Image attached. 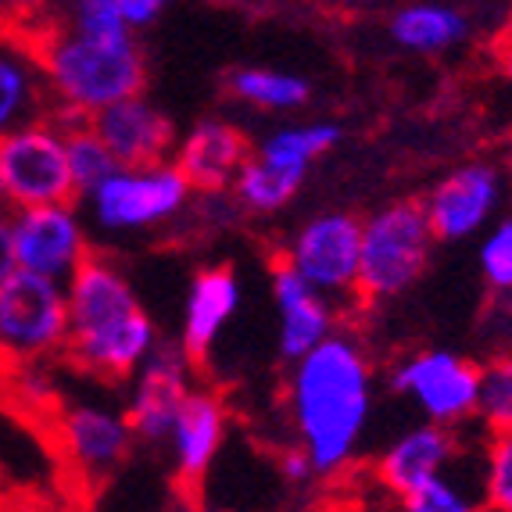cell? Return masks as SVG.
<instances>
[{"mask_svg": "<svg viewBox=\"0 0 512 512\" xmlns=\"http://www.w3.org/2000/svg\"><path fill=\"white\" fill-rule=\"evenodd\" d=\"M287 412L316 477L341 473L366 437L373 416V362L351 333L333 330L291 362Z\"/></svg>", "mask_w": 512, "mask_h": 512, "instance_id": "obj_1", "label": "cell"}, {"mask_svg": "<svg viewBox=\"0 0 512 512\" xmlns=\"http://www.w3.org/2000/svg\"><path fill=\"white\" fill-rule=\"evenodd\" d=\"M65 294H69L65 359L79 373H90L97 380H126L162 341L133 283L111 258H86L65 280Z\"/></svg>", "mask_w": 512, "mask_h": 512, "instance_id": "obj_2", "label": "cell"}, {"mask_svg": "<svg viewBox=\"0 0 512 512\" xmlns=\"http://www.w3.org/2000/svg\"><path fill=\"white\" fill-rule=\"evenodd\" d=\"M36 65L47 94L76 119H94L97 111L140 94L144 86V54L133 33L94 36L76 26L61 29L36 47Z\"/></svg>", "mask_w": 512, "mask_h": 512, "instance_id": "obj_3", "label": "cell"}, {"mask_svg": "<svg viewBox=\"0 0 512 512\" xmlns=\"http://www.w3.org/2000/svg\"><path fill=\"white\" fill-rule=\"evenodd\" d=\"M434 230L423 201H398L362 222L359 298L391 301L423 276L434 255Z\"/></svg>", "mask_w": 512, "mask_h": 512, "instance_id": "obj_4", "label": "cell"}, {"mask_svg": "<svg viewBox=\"0 0 512 512\" xmlns=\"http://www.w3.org/2000/svg\"><path fill=\"white\" fill-rule=\"evenodd\" d=\"M69 341L65 280L15 269L0 280V366L54 362Z\"/></svg>", "mask_w": 512, "mask_h": 512, "instance_id": "obj_5", "label": "cell"}, {"mask_svg": "<svg viewBox=\"0 0 512 512\" xmlns=\"http://www.w3.org/2000/svg\"><path fill=\"white\" fill-rule=\"evenodd\" d=\"M194 187L176 162L119 165L108 180L86 194V208L97 230L104 233H140L169 226L190 208Z\"/></svg>", "mask_w": 512, "mask_h": 512, "instance_id": "obj_6", "label": "cell"}, {"mask_svg": "<svg viewBox=\"0 0 512 512\" xmlns=\"http://www.w3.org/2000/svg\"><path fill=\"white\" fill-rule=\"evenodd\" d=\"M0 190L8 208L72 205L76 183L69 172L65 126L33 119L0 137Z\"/></svg>", "mask_w": 512, "mask_h": 512, "instance_id": "obj_7", "label": "cell"}, {"mask_svg": "<svg viewBox=\"0 0 512 512\" xmlns=\"http://www.w3.org/2000/svg\"><path fill=\"white\" fill-rule=\"evenodd\" d=\"M391 391L405 394L430 423L462 427L480 409V366L455 351H412L391 369Z\"/></svg>", "mask_w": 512, "mask_h": 512, "instance_id": "obj_8", "label": "cell"}, {"mask_svg": "<svg viewBox=\"0 0 512 512\" xmlns=\"http://www.w3.org/2000/svg\"><path fill=\"white\" fill-rule=\"evenodd\" d=\"M54 437H58L61 459L69 462L83 484H101L133 452V427L126 409H115L108 402H61L54 409Z\"/></svg>", "mask_w": 512, "mask_h": 512, "instance_id": "obj_9", "label": "cell"}, {"mask_svg": "<svg viewBox=\"0 0 512 512\" xmlns=\"http://www.w3.org/2000/svg\"><path fill=\"white\" fill-rule=\"evenodd\" d=\"M194 366L197 362L180 341H158L137 373L129 376L133 384L126 394V419L140 444L165 448L183 398L194 391Z\"/></svg>", "mask_w": 512, "mask_h": 512, "instance_id": "obj_10", "label": "cell"}, {"mask_svg": "<svg viewBox=\"0 0 512 512\" xmlns=\"http://www.w3.org/2000/svg\"><path fill=\"white\" fill-rule=\"evenodd\" d=\"M283 262L298 269L326 298L359 294L362 219L348 212H319L287 244Z\"/></svg>", "mask_w": 512, "mask_h": 512, "instance_id": "obj_11", "label": "cell"}, {"mask_svg": "<svg viewBox=\"0 0 512 512\" xmlns=\"http://www.w3.org/2000/svg\"><path fill=\"white\" fill-rule=\"evenodd\" d=\"M11 237H15L18 269L51 280H69L90 258V233L76 205L15 208Z\"/></svg>", "mask_w": 512, "mask_h": 512, "instance_id": "obj_12", "label": "cell"}, {"mask_svg": "<svg viewBox=\"0 0 512 512\" xmlns=\"http://www.w3.org/2000/svg\"><path fill=\"white\" fill-rule=\"evenodd\" d=\"M502 194L505 176L491 162H470L448 172L423 201L434 240L455 244V240L480 233L491 222V215L498 212V205H502Z\"/></svg>", "mask_w": 512, "mask_h": 512, "instance_id": "obj_13", "label": "cell"}, {"mask_svg": "<svg viewBox=\"0 0 512 512\" xmlns=\"http://www.w3.org/2000/svg\"><path fill=\"white\" fill-rule=\"evenodd\" d=\"M462 459V441L455 427H441V423H416V427L402 430L384 455L376 459V477L391 495H409L416 487L430 484L441 473H448L455 462Z\"/></svg>", "mask_w": 512, "mask_h": 512, "instance_id": "obj_14", "label": "cell"}, {"mask_svg": "<svg viewBox=\"0 0 512 512\" xmlns=\"http://www.w3.org/2000/svg\"><path fill=\"white\" fill-rule=\"evenodd\" d=\"M222 441H226V402L208 387H194L183 398L176 423L169 430V441H165L172 473H176V484L183 491H194L208 477Z\"/></svg>", "mask_w": 512, "mask_h": 512, "instance_id": "obj_15", "label": "cell"}, {"mask_svg": "<svg viewBox=\"0 0 512 512\" xmlns=\"http://www.w3.org/2000/svg\"><path fill=\"white\" fill-rule=\"evenodd\" d=\"M248 158V137L226 119H201L176 144V169L201 194H226L240 169L248 165Z\"/></svg>", "mask_w": 512, "mask_h": 512, "instance_id": "obj_16", "label": "cell"}, {"mask_svg": "<svg viewBox=\"0 0 512 512\" xmlns=\"http://www.w3.org/2000/svg\"><path fill=\"white\" fill-rule=\"evenodd\" d=\"M273 301H276V319H280V355L287 362L301 359L305 351L323 344L337 330L333 298L316 291L287 262H280L273 269Z\"/></svg>", "mask_w": 512, "mask_h": 512, "instance_id": "obj_17", "label": "cell"}, {"mask_svg": "<svg viewBox=\"0 0 512 512\" xmlns=\"http://www.w3.org/2000/svg\"><path fill=\"white\" fill-rule=\"evenodd\" d=\"M90 122L119 165L165 162L172 147V119L140 94L108 104Z\"/></svg>", "mask_w": 512, "mask_h": 512, "instance_id": "obj_18", "label": "cell"}, {"mask_svg": "<svg viewBox=\"0 0 512 512\" xmlns=\"http://www.w3.org/2000/svg\"><path fill=\"white\" fill-rule=\"evenodd\" d=\"M240 308V276L230 265H208L190 280L187 305H183L180 344L194 362H201L230 326Z\"/></svg>", "mask_w": 512, "mask_h": 512, "instance_id": "obj_19", "label": "cell"}, {"mask_svg": "<svg viewBox=\"0 0 512 512\" xmlns=\"http://www.w3.org/2000/svg\"><path fill=\"white\" fill-rule=\"evenodd\" d=\"M43 72L29 51L15 47L11 40H0V137L11 129L43 119Z\"/></svg>", "mask_w": 512, "mask_h": 512, "instance_id": "obj_20", "label": "cell"}, {"mask_svg": "<svg viewBox=\"0 0 512 512\" xmlns=\"http://www.w3.org/2000/svg\"><path fill=\"white\" fill-rule=\"evenodd\" d=\"M337 144H341V126H333V122H305V126H283L276 133H269L251 154L262 158L265 165H273V169L305 183L312 162L330 154Z\"/></svg>", "mask_w": 512, "mask_h": 512, "instance_id": "obj_21", "label": "cell"}, {"mask_svg": "<svg viewBox=\"0 0 512 512\" xmlns=\"http://www.w3.org/2000/svg\"><path fill=\"white\" fill-rule=\"evenodd\" d=\"M391 40L405 51L441 54L466 40V18L444 4H409V8L394 11Z\"/></svg>", "mask_w": 512, "mask_h": 512, "instance_id": "obj_22", "label": "cell"}, {"mask_svg": "<svg viewBox=\"0 0 512 512\" xmlns=\"http://www.w3.org/2000/svg\"><path fill=\"white\" fill-rule=\"evenodd\" d=\"M480 505H484L480 470L473 473L466 459H459L437 480L398 498V512H477Z\"/></svg>", "mask_w": 512, "mask_h": 512, "instance_id": "obj_23", "label": "cell"}, {"mask_svg": "<svg viewBox=\"0 0 512 512\" xmlns=\"http://www.w3.org/2000/svg\"><path fill=\"white\" fill-rule=\"evenodd\" d=\"M226 86H230V94L237 97V101L251 104V108H262V111H294L312 94L308 79L294 76V72H276V69H233Z\"/></svg>", "mask_w": 512, "mask_h": 512, "instance_id": "obj_24", "label": "cell"}, {"mask_svg": "<svg viewBox=\"0 0 512 512\" xmlns=\"http://www.w3.org/2000/svg\"><path fill=\"white\" fill-rule=\"evenodd\" d=\"M61 126H65V151H69L72 183H76V194L86 197L97 183H104L111 172L119 169V162H115V154L108 151V144L97 137V129L90 119L65 115Z\"/></svg>", "mask_w": 512, "mask_h": 512, "instance_id": "obj_25", "label": "cell"}, {"mask_svg": "<svg viewBox=\"0 0 512 512\" xmlns=\"http://www.w3.org/2000/svg\"><path fill=\"white\" fill-rule=\"evenodd\" d=\"M301 180L287 176V172L265 165L262 158L251 154L248 165L240 169V176L233 180V201H237L240 212L251 215H276L291 205V197L298 194Z\"/></svg>", "mask_w": 512, "mask_h": 512, "instance_id": "obj_26", "label": "cell"}, {"mask_svg": "<svg viewBox=\"0 0 512 512\" xmlns=\"http://www.w3.org/2000/svg\"><path fill=\"white\" fill-rule=\"evenodd\" d=\"M0 376L8 384L18 409L51 412L61 405V387L51 376V362H22V366H0Z\"/></svg>", "mask_w": 512, "mask_h": 512, "instance_id": "obj_27", "label": "cell"}, {"mask_svg": "<svg viewBox=\"0 0 512 512\" xmlns=\"http://www.w3.org/2000/svg\"><path fill=\"white\" fill-rule=\"evenodd\" d=\"M480 423L491 434L512 430V355L480 366Z\"/></svg>", "mask_w": 512, "mask_h": 512, "instance_id": "obj_28", "label": "cell"}, {"mask_svg": "<svg viewBox=\"0 0 512 512\" xmlns=\"http://www.w3.org/2000/svg\"><path fill=\"white\" fill-rule=\"evenodd\" d=\"M480 484H484V505L498 512H512V430L491 434L480 455Z\"/></svg>", "mask_w": 512, "mask_h": 512, "instance_id": "obj_29", "label": "cell"}, {"mask_svg": "<svg viewBox=\"0 0 512 512\" xmlns=\"http://www.w3.org/2000/svg\"><path fill=\"white\" fill-rule=\"evenodd\" d=\"M480 269L491 291H512V215L498 219L480 240Z\"/></svg>", "mask_w": 512, "mask_h": 512, "instance_id": "obj_30", "label": "cell"}, {"mask_svg": "<svg viewBox=\"0 0 512 512\" xmlns=\"http://www.w3.org/2000/svg\"><path fill=\"white\" fill-rule=\"evenodd\" d=\"M72 26L94 36H129V22L119 15V8L111 0H76L72 11Z\"/></svg>", "mask_w": 512, "mask_h": 512, "instance_id": "obj_31", "label": "cell"}, {"mask_svg": "<svg viewBox=\"0 0 512 512\" xmlns=\"http://www.w3.org/2000/svg\"><path fill=\"white\" fill-rule=\"evenodd\" d=\"M111 4L119 8V15L129 22V29H144L162 15V8L169 0H111Z\"/></svg>", "mask_w": 512, "mask_h": 512, "instance_id": "obj_32", "label": "cell"}, {"mask_svg": "<svg viewBox=\"0 0 512 512\" xmlns=\"http://www.w3.org/2000/svg\"><path fill=\"white\" fill-rule=\"evenodd\" d=\"M11 222H15V208L0 201V280H8L15 273V237H11Z\"/></svg>", "mask_w": 512, "mask_h": 512, "instance_id": "obj_33", "label": "cell"}, {"mask_svg": "<svg viewBox=\"0 0 512 512\" xmlns=\"http://www.w3.org/2000/svg\"><path fill=\"white\" fill-rule=\"evenodd\" d=\"M280 473L287 480H291V484H308V480L316 477V466H312V459H308V452L305 448H294V452H287L280 459Z\"/></svg>", "mask_w": 512, "mask_h": 512, "instance_id": "obj_34", "label": "cell"}, {"mask_svg": "<svg viewBox=\"0 0 512 512\" xmlns=\"http://www.w3.org/2000/svg\"><path fill=\"white\" fill-rule=\"evenodd\" d=\"M183 512H226V509H212V505H190V509Z\"/></svg>", "mask_w": 512, "mask_h": 512, "instance_id": "obj_35", "label": "cell"}, {"mask_svg": "<svg viewBox=\"0 0 512 512\" xmlns=\"http://www.w3.org/2000/svg\"><path fill=\"white\" fill-rule=\"evenodd\" d=\"M337 4H348V8H362V4H373V0H337Z\"/></svg>", "mask_w": 512, "mask_h": 512, "instance_id": "obj_36", "label": "cell"}, {"mask_svg": "<svg viewBox=\"0 0 512 512\" xmlns=\"http://www.w3.org/2000/svg\"><path fill=\"white\" fill-rule=\"evenodd\" d=\"M477 512H498V509H491V505H480V509Z\"/></svg>", "mask_w": 512, "mask_h": 512, "instance_id": "obj_37", "label": "cell"}, {"mask_svg": "<svg viewBox=\"0 0 512 512\" xmlns=\"http://www.w3.org/2000/svg\"><path fill=\"white\" fill-rule=\"evenodd\" d=\"M509 76H512V58H509Z\"/></svg>", "mask_w": 512, "mask_h": 512, "instance_id": "obj_38", "label": "cell"}, {"mask_svg": "<svg viewBox=\"0 0 512 512\" xmlns=\"http://www.w3.org/2000/svg\"><path fill=\"white\" fill-rule=\"evenodd\" d=\"M11 512H29V509H11Z\"/></svg>", "mask_w": 512, "mask_h": 512, "instance_id": "obj_39", "label": "cell"}, {"mask_svg": "<svg viewBox=\"0 0 512 512\" xmlns=\"http://www.w3.org/2000/svg\"><path fill=\"white\" fill-rule=\"evenodd\" d=\"M0 201H4V190H0Z\"/></svg>", "mask_w": 512, "mask_h": 512, "instance_id": "obj_40", "label": "cell"}]
</instances>
